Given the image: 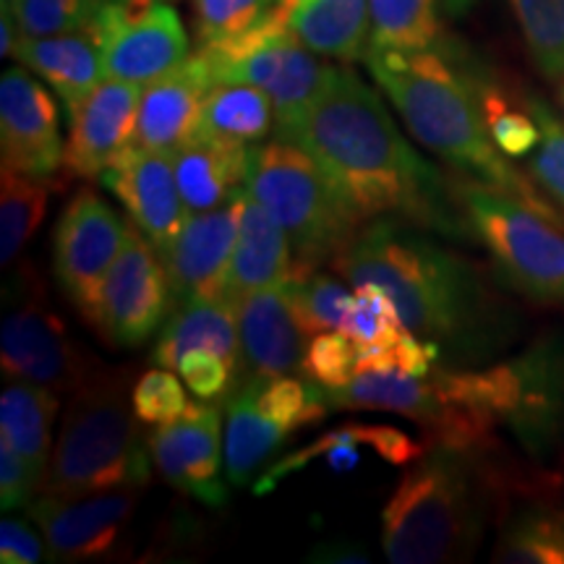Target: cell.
Here are the masks:
<instances>
[{
  "label": "cell",
  "instance_id": "obj_39",
  "mask_svg": "<svg viewBox=\"0 0 564 564\" xmlns=\"http://www.w3.org/2000/svg\"><path fill=\"white\" fill-rule=\"evenodd\" d=\"M291 295L295 314L312 337L340 329L352 306L348 288L340 280L319 272H312L308 278H293Z\"/></svg>",
  "mask_w": 564,
  "mask_h": 564
},
{
  "label": "cell",
  "instance_id": "obj_9",
  "mask_svg": "<svg viewBox=\"0 0 564 564\" xmlns=\"http://www.w3.org/2000/svg\"><path fill=\"white\" fill-rule=\"evenodd\" d=\"M215 84H251L270 95L282 133L322 95L335 68L295 37L278 6L262 21L230 40L202 45Z\"/></svg>",
  "mask_w": 564,
  "mask_h": 564
},
{
  "label": "cell",
  "instance_id": "obj_22",
  "mask_svg": "<svg viewBox=\"0 0 564 564\" xmlns=\"http://www.w3.org/2000/svg\"><path fill=\"white\" fill-rule=\"evenodd\" d=\"M358 444H369L382 460L390 465H411L413 460L426 453V444L415 442L413 436L394 426H369V423H345V426L333 429L329 434L319 436V440L306 444L299 453L285 455L282 460L272 465L270 470H264L262 478L253 484V494H270L285 481L288 476L299 474L306 468L308 463L316 457H324L329 470L335 474H350L361 463V453H358Z\"/></svg>",
  "mask_w": 564,
  "mask_h": 564
},
{
  "label": "cell",
  "instance_id": "obj_25",
  "mask_svg": "<svg viewBox=\"0 0 564 564\" xmlns=\"http://www.w3.org/2000/svg\"><path fill=\"white\" fill-rule=\"evenodd\" d=\"M13 58L51 84L66 110L82 102L97 84L105 82L100 42L91 30L21 37Z\"/></svg>",
  "mask_w": 564,
  "mask_h": 564
},
{
  "label": "cell",
  "instance_id": "obj_15",
  "mask_svg": "<svg viewBox=\"0 0 564 564\" xmlns=\"http://www.w3.org/2000/svg\"><path fill=\"white\" fill-rule=\"evenodd\" d=\"M220 411L209 400L192 403L178 421L158 426L150 434V455L158 474L196 502L223 507L228 502V486L223 481V442Z\"/></svg>",
  "mask_w": 564,
  "mask_h": 564
},
{
  "label": "cell",
  "instance_id": "obj_13",
  "mask_svg": "<svg viewBox=\"0 0 564 564\" xmlns=\"http://www.w3.org/2000/svg\"><path fill=\"white\" fill-rule=\"evenodd\" d=\"M129 223L89 188L74 194L53 232V272L66 299L87 319L105 274L126 243Z\"/></svg>",
  "mask_w": 564,
  "mask_h": 564
},
{
  "label": "cell",
  "instance_id": "obj_2",
  "mask_svg": "<svg viewBox=\"0 0 564 564\" xmlns=\"http://www.w3.org/2000/svg\"><path fill=\"white\" fill-rule=\"evenodd\" d=\"M333 267L350 285H382L403 327L434 343L455 369L486 361L510 337V316L481 272L411 223H366Z\"/></svg>",
  "mask_w": 564,
  "mask_h": 564
},
{
  "label": "cell",
  "instance_id": "obj_36",
  "mask_svg": "<svg viewBox=\"0 0 564 564\" xmlns=\"http://www.w3.org/2000/svg\"><path fill=\"white\" fill-rule=\"evenodd\" d=\"M257 400L259 408L288 434L324 421L329 408L324 387L316 384L314 379H295V373L293 377L259 379Z\"/></svg>",
  "mask_w": 564,
  "mask_h": 564
},
{
  "label": "cell",
  "instance_id": "obj_24",
  "mask_svg": "<svg viewBox=\"0 0 564 564\" xmlns=\"http://www.w3.org/2000/svg\"><path fill=\"white\" fill-rule=\"evenodd\" d=\"M209 350L225 358L241 377V337L236 306L228 299H192L175 303L152 348V364L175 371L186 352Z\"/></svg>",
  "mask_w": 564,
  "mask_h": 564
},
{
  "label": "cell",
  "instance_id": "obj_46",
  "mask_svg": "<svg viewBox=\"0 0 564 564\" xmlns=\"http://www.w3.org/2000/svg\"><path fill=\"white\" fill-rule=\"evenodd\" d=\"M42 533V531H40ZM19 518H3L0 523V562L3 564H37L45 554V535Z\"/></svg>",
  "mask_w": 564,
  "mask_h": 564
},
{
  "label": "cell",
  "instance_id": "obj_49",
  "mask_svg": "<svg viewBox=\"0 0 564 564\" xmlns=\"http://www.w3.org/2000/svg\"><path fill=\"white\" fill-rule=\"evenodd\" d=\"M478 0H440V9L442 13H447V17H463V13H468Z\"/></svg>",
  "mask_w": 564,
  "mask_h": 564
},
{
  "label": "cell",
  "instance_id": "obj_14",
  "mask_svg": "<svg viewBox=\"0 0 564 564\" xmlns=\"http://www.w3.org/2000/svg\"><path fill=\"white\" fill-rule=\"evenodd\" d=\"M139 491L141 486L82 494V497L40 494L30 507V514L45 535L51 560L89 562L110 554L137 510Z\"/></svg>",
  "mask_w": 564,
  "mask_h": 564
},
{
  "label": "cell",
  "instance_id": "obj_33",
  "mask_svg": "<svg viewBox=\"0 0 564 564\" xmlns=\"http://www.w3.org/2000/svg\"><path fill=\"white\" fill-rule=\"evenodd\" d=\"M47 209L45 181L3 165L0 171V262L9 267L40 228Z\"/></svg>",
  "mask_w": 564,
  "mask_h": 564
},
{
  "label": "cell",
  "instance_id": "obj_42",
  "mask_svg": "<svg viewBox=\"0 0 564 564\" xmlns=\"http://www.w3.org/2000/svg\"><path fill=\"white\" fill-rule=\"evenodd\" d=\"M274 3L278 0H192L196 34L202 45L230 40L262 21Z\"/></svg>",
  "mask_w": 564,
  "mask_h": 564
},
{
  "label": "cell",
  "instance_id": "obj_43",
  "mask_svg": "<svg viewBox=\"0 0 564 564\" xmlns=\"http://www.w3.org/2000/svg\"><path fill=\"white\" fill-rule=\"evenodd\" d=\"M183 379L173 377L171 371L160 369L147 371L144 377L133 384L131 400L133 411H137L139 421L147 426H167V423L178 421L186 408L192 405V400L186 398L183 390Z\"/></svg>",
  "mask_w": 564,
  "mask_h": 564
},
{
  "label": "cell",
  "instance_id": "obj_35",
  "mask_svg": "<svg viewBox=\"0 0 564 564\" xmlns=\"http://www.w3.org/2000/svg\"><path fill=\"white\" fill-rule=\"evenodd\" d=\"M528 53L549 82L564 79V0H512Z\"/></svg>",
  "mask_w": 564,
  "mask_h": 564
},
{
  "label": "cell",
  "instance_id": "obj_52",
  "mask_svg": "<svg viewBox=\"0 0 564 564\" xmlns=\"http://www.w3.org/2000/svg\"><path fill=\"white\" fill-rule=\"evenodd\" d=\"M13 3V0H3V6H11Z\"/></svg>",
  "mask_w": 564,
  "mask_h": 564
},
{
  "label": "cell",
  "instance_id": "obj_34",
  "mask_svg": "<svg viewBox=\"0 0 564 564\" xmlns=\"http://www.w3.org/2000/svg\"><path fill=\"white\" fill-rule=\"evenodd\" d=\"M474 76L478 102H481L484 121L489 126L494 144L499 147V152L505 158L525 160L539 147L541 139L533 112L525 108V102L523 108H514L512 97L505 95L502 87L497 82H491L481 68L474 66Z\"/></svg>",
  "mask_w": 564,
  "mask_h": 564
},
{
  "label": "cell",
  "instance_id": "obj_44",
  "mask_svg": "<svg viewBox=\"0 0 564 564\" xmlns=\"http://www.w3.org/2000/svg\"><path fill=\"white\" fill-rule=\"evenodd\" d=\"M175 371L181 373L183 384L192 390L196 398L202 400H225L232 392V387L238 384V371L225 361V358L217 356V352L209 350H194L186 352L181 358Z\"/></svg>",
  "mask_w": 564,
  "mask_h": 564
},
{
  "label": "cell",
  "instance_id": "obj_21",
  "mask_svg": "<svg viewBox=\"0 0 564 564\" xmlns=\"http://www.w3.org/2000/svg\"><path fill=\"white\" fill-rule=\"evenodd\" d=\"M215 87L202 53L188 55L178 68L141 89L137 144L158 152H178L194 139L202 108Z\"/></svg>",
  "mask_w": 564,
  "mask_h": 564
},
{
  "label": "cell",
  "instance_id": "obj_1",
  "mask_svg": "<svg viewBox=\"0 0 564 564\" xmlns=\"http://www.w3.org/2000/svg\"><path fill=\"white\" fill-rule=\"evenodd\" d=\"M278 139L312 154L364 223L403 220L444 238L470 236L457 188L408 144L382 97L356 70L333 79Z\"/></svg>",
  "mask_w": 564,
  "mask_h": 564
},
{
  "label": "cell",
  "instance_id": "obj_8",
  "mask_svg": "<svg viewBox=\"0 0 564 564\" xmlns=\"http://www.w3.org/2000/svg\"><path fill=\"white\" fill-rule=\"evenodd\" d=\"M470 236L507 285L541 303H564V228L502 192L455 181Z\"/></svg>",
  "mask_w": 564,
  "mask_h": 564
},
{
  "label": "cell",
  "instance_id": "obj_5",
  "mask_svg": "<svg viewBox=\"0 0 564 564\" xmlns=\"http://www.w3.org/2000/svg\"><path fill=\"white\" fill-rule=\"evenodd\" d=\"M126 387L123 373L91 371L74 392L40 494L82 497L150 481V444L141 442Z\"/></svg>",
  "mask_w": 564,
  "mask_h": 564
},
{
  "label": "cell",
  "instance_id": "obj_11",
  "mask_svg": "<svg viewBox=\"0 0 564 564\" xmlns=\"http://www.w3.org/2000/svg\"><path fill=\"white\" fill-rule=\"evenodd\" d=\"M17 280L19 293L13 295V308H9L0 329L3 373L53 392H76L95 369L70 340L58 312L47 303L40 280H32V274H17Z\"/></svg>",
  "mask_w": 564,
  "mask_h": 564
},
{
  "label": "cell",
  "instance_id": "obj_38",
  "mask_svg": "<svg viewBox=\"0 0 564 564\" xmlns=\"http://www.w3.org/2000/svg\"><path fill=\"white\" fill-rule=\"evenodd\" d=\"M340 329L361 348H373L394 343L405 327L392 295L377 282H361L352 285V306Z\"/></svg>",
  "mask_w": 564,
  "mask_h": 564
},
{
  "label": "cell",
  "instance_id": "obj_18",
  "mask_svg": "<svg viewBox=\"0 0 564 564\" xmlns=\"http://www.w3.org/2000/svg\"><path fill=\"white\" fill-rule=\"evenodd\" d=\"M100 181L160 253L173 243L188 220V209L175 181L173 154L133 144L100 175Z\"/></svg>",
  "mask_w": 564,
  "mask_h": 564
},
{
  "label": "cell",
  "instance_id": "obj_27",
  "mask_svg": "<svg viewBox=\"0 0 564 564\" xmlns=\"http://www.w3.org/2000/svg\"><path fill=\"white\" fill-rule=\"evenodd\" d=\"M251 147H225L192 139L173 152L175 181L188 215H202L246 192Z\"/></svg>",
  "mask_w": 564,
  "mask_h": 564
},
{
  "label": "cell",
  "instance_id": "obj_41",
  "mask_svg": "<svg viewBox=\"0 0 564 564\" xmlns=\"http://www.w3.org/2000/svg\"><path fill=\"white\" fill-rule=\"evenodd\" d=\"M358 361H361V345L350 340L343 333H322L308 343L306 358H303V373L322 384L324 390H340L358 377Z\"/></svg>",
  "mask_w": 564,
  "mask_h": 564
},
{
  "label": "cell",
  "instance_id": "obj_45",
  "mask_svg": "<svg viewBox=\"0 0 564 564\" xmlns=\"http://www.w3.org/2000/svg\"><path fill=\"white\" fill-rule=\"evenodd\" d=\"M42 478L9 442L0 440V505L6 512L30 510L34 494H40Z\"/></svg>",
  "mask_w": 564,
  "mask_h": 564
},
{
  "label": "cell",
  "instance_id": "obj_3",
  "mask_svg": "<svg viewBox=\"0 0 564 564\" xmlns=\"http://www.w3.org/2000/svg\"><path fill=\"white\" fill-rule=\"evenodd\" d=\"M379 89L403 116L408 131L436 158L460 171L468 181L502 192L541 217L564 228V212L549 196L514 171L494 144L478 102L474 63L453 53L449 42L426 51H377L364 55Z\"/></svg>",
  "mask_w": 564,
  "mask_h": 564
},
{
  "label": "cell",
  "instance_id": "obj_32",
  "mask_svg": "<svg viewBox=\"0 0 564 564\" xmlns=\"http://www.w3.org/2000/svg\"><path fill=\"white\" fill-rule=\"evenodd\" d=\"M440 0H369L377 51H426L442 42Z\"/></svg>",
  "mask_w": 564,
  "mask_h": 564
},
{
  "label": "cell",
  "instance_id": "obj_6",
  "mask_svg": "<svg viewBox=\"0 0 564 564\" xmlns=\"http://www.w3.org/2000/svg\"><path fill=\"white\" fill-rule=\"evenodd\" d=\"M432 377L486 432L505 426L535 460L554 455L564 440V343L556 335L486 369L436 364Z\"/></svg>",
  "mask_w": 564,
  "mask_h": 564
},
{
  "label": "cell",
  "instance_id": "obj_51",
  "mask_svg": "<svg viewBox=\"0 0 564 564\" xmlns=\"http://www.w3.org/2000/svg\"><path fill=\"white\" fill-rule=\"evenodd\" d=\"M560 102H562V110H564V79L560 82Z\"/></svg>",
  "mask_w": 564,
  "mask_h": 564
},
{
  "label": "cell",
  "instance_id": "obj_12",
  "mask_svg": "<svg viewBox=\"0 0 564 564\" xmlns=\"http://www.w3.org/2000/svg\"><path fill=\"white\" fill-rule=\"evenodd\" d=\"M89 30L100 42L105 79L147 87L188 58V34L167 3L131 9L105 0Z\"/></svg>",
  "mask_w": 564,
  "mask_h": 564
},
{
  "label": "cell",
  "instance_id": "obj_40",
  "mask_svg": "<svg viewBox=\"0 0 564 564\" xmlns=\"http://www.w3.org/2000/svg\"><path fill=\"white\" fill-rule=\"evenodd\" d=\"M105 0H13L9 9L21 37H47L89 30Z\"/></svg>",
  "mask_w": 564,
  "mask_h": 564
},
{
  "label": "cell",
  "instance_id": "obj_30",
  "mask_svg": "<svg viewBox=\"0 0 564 564\" xmlns=\"http://www.w3.org/2000/svg\"><path fill=\"white\" fill-rule=\"evenodd\" d=\"M58 413V394L42 384L13 382L0 398V440L9 442L45 481L51 465V429Z\"/></svg>",
  "mask_w": 564,
  "mask_h": 564
},
{
  "label": "cell",
  "instance_id": "obj_20",
  "mask_svg": "<svg viewBox=\"0 0 564 564\" xmlns=\"http://www.w3.org/2000/svg\"><path fill=\"white\" fill-rule=\"evenodd\" d=\"M241 337V379L293 377L303 371L308 335L295 314L291 280L232 303Z\"/></svg>",
  "mask_w": 564,
  "mask_h": 564
},
{
  "label": "cell",
  "instance_id": "obj_29",
  "mask_svg": "<svg viewBox=\"0 0 564 564\" xmlns=\"http://www.w3.org/2000/svg\"><path fill=\"white\" fill-rule=\"evenodd\" d=\"M278 126L270 95L251 84H215L194 139L225 147H257Z\"/></svg>",
  "mask_w": 564,
  "mask_h": 564
},
{
  "label": "cell",
  "instance_id": "obj_26",
  "mask_svg": "<svg viewBox=\"0 0 564 564\" xmlns=\"http://www.w3.org/2000/svg\"><path fill=\"white\" fill-rule=\"evenodd\" d=\"M274 6L295 37L322 58L352 63L369 51V0H278Z\"/></svg>",
  "mask_w": 564,
  "mask_h": 564
},
{
  "label": "cell",
  "instance_id": "obj_48",
  "mask_svg": "<svg viewBox=\"0 0 564 564\" xmlns=\"http://www.w3.org/2000/svg\"><path fill=\"white\" fill-rule=\"evenodd\" d=\"M316 562H369V552L364 549L348 546V544H335V546H319L314 552Z\"/></svg>",
  "mask_w": 564,
  "mask_h": 564
},
{
  "label": "cell",
  "instance_id": "obj_47",
  "mask_svg": "<svg viewBox=\"0 0 564 564\" xmlns=\"http://www.w3.org/2000/svg\"><path fill=\"white\" fill-rule=\"evenodd\" d=\"M21 40V30L13 19V11L9 6H3V13H0V55L9 58V55L17 53V45Z\"/></svg>",
  "mask_w": 564,
  "mask_h": 564
},
{
  "label": "cell",
  "instance_id": "obj_19",
  "mask_svg": "<svg viewBox=\"0 0 564 564\" xmlns=\"http://www.w3.org/2000/svg\"><path fill=\"white\" fill-rule=\"evenodd\" d=\"M246 196L202 215H188L173 243L160 253L171 278L175 303L192 299H220L228 278L232 249L238 241V228L246 207Z\"/></svg>",
  "mask_w": 564,
  "mask_h": 564
},
{
  "label": "cell",
  "instance_id": "obj_7",
  "mask_svg": "<svg viewBox=\"0 0 564 564\" xmlns=\"http://www.w3.org/2000/svg\"><path fill=\"white\" fill-rule=\"evenodd\" d=\"M246 188L291 238L295 278H308L324 262L333 264L364 228L361 215L293 141L251 147Z\"/></svg>",
  "mask_w": 564,
  "mask_h": 564
},
{
  "label": "cell",
  "instance_id": "obj_28",
  "mask_svg": "<svg viewBox=\"0 0 564 564\" xmlns=\"http://www.w3.org/2000/svg\"><path fill=\"white\" fill-rule=\"evenodd\" d=\"M257 392L259 379H241L225 398V476L232 486L249 484L291 436L259 408Z\"/></svg>",
  "mask_w": 564,
  "mask_h": 564
},
{
  "label": "cell",
  "instance_id": "obj_17",
  "mask_svg": "<svg viewBox=\"0 0 564 564\" xmlns=\"http://www.w3.org/2000/svg\"><path fill=\"white\" fill-rule=\"evenodd\" d=\"M139 84L105 79L68 110L66 167L76 178H100L129 147L137 144Z\"/></svg>",
  "mask_w": 564,
  "mask_h": 564
},
{
  "label": "cell",
  "instance_id": "obj_37",
  "mask_svg": "<svg viewBox=\"0 0 564 564\" xmlns=\"http://www.w3.org/2000/svg\"><path fill=\"white\" fill-rule=\"evenodd\" d=\"M525 108L539 123V147L528 154V173L549 199L564 209V121L539 95H525Z\"/></svg>",
  "mask_w": 564,
  "mask_h": 564
},
{
  "label": "cell",
  "instance_id": "obj_4",
  "mask_svg": "<svg viewBox=\"0 0 564 564\" xmlns=\"http://www.w3.org/2000/svg\"><path fill=\"white\" fill-rule=\"evenodd\" d=\"M476 455L426 444L382 510V549L392 564L465 560L484 533L486 491Z\"/></svg>",
  "mask_w": 564,
  "mask_h": 564
},
{
  "label": "cell",
  "instance_id": "obj_10",
  "mask_svg": "<svg viewBox=\"0 0 564 564\" xmlns=\"http://www.w3.org/2000/svg\"><path fill=\"white\" fill-rule=\"evenodd\" d=\"M173 306V285L160 251L129 220L123 249L105 274L87 322L105 343L139 348L165 324Z\"/></svg>",
  "mask_w": 564,
  "mask_h": 564
},
{
  "label": "cell",
  "instance_id": "obj_31",
  "mask_svg": "<svg viewBox=\"0 0 564 564\" xmlns=\"http://www.w3.org/2000/svg\"><path fill=\"white\" fill-rule=\"evenodd\" d=\"M494 560L505 564H564V507L531 505L505 525Z\"/></svg>",
  "mask_w": 564,
  "mask_h": 564
},
{
  "label": "cell",
  "instance_id": "obj_23",
  "mask_svg": "<svg viewBox=\"0 0 564 564\" xmlns=\"http://www.w3.org/2000/svg\"><path fill=\"white\" fill-rule=\"evenodd\" d=\"M295 278V257L291 238L278 220L253 196H246V207L232 249L230 270L225 278L223 299L238 303L243 295L262 288L280 285Z\"/></svg>",
  "mask_w": 564,
  "mask_h": 564
},
{
  "label": "cell",
  "instance_id": "obj_16",
  "mask_svg": "<svg viewBox=\"0 0 564 564\" xmlns=\"http://www.w3.org/2000/svg\"><path fill=\"white\" fill-rule=\"evenodd\" d=\"M0 150L3 165L45 183L66 160L53 95L26 66L6 68L0 79Z\"/></svg>",
  "mask_w": 564,
  "mask_h": 564
},
{
  "label": "cell",
  "instance_id": "obj_50",
  "mask_svg": "<svg viewBox=\"0 0 564 564\" xmlns=\"http://www.w3.org/2000/svg\"><path fill=\"white\" fill-rule=\"evenodd\" d=\"M118 3H123V6H131V9H147V6L171 3V0H118Z\"/></svg>",
  "mask_w": 564,
  "mask_h": 564
}]
</instances>
